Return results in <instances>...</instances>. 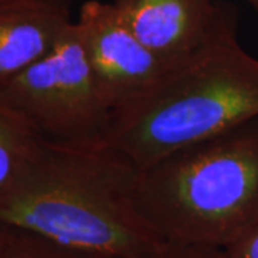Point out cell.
<instances>
[{"label": "cell", "mask_w": 258, "mask_h": 258, "mask_svg": "<svg viewBox=\"0 0 258 258\" xmlns=\"http://www.w3.org/2000/svg\"><path fill=\"white\" fill-rule=\"evenodd\" d=\"M139 171L111 148L43 141L5 192L0 224L98 258H147L162 241L135 208Z\"/></svg>", "instance_id": "1"}, {"label": "cell", "mask_w": 258, "mask_h": 258, "mask_svg": "<svg viewBox=\"0 0 258 258\" xmlns=\"http://www.w3.org/2000/svg\"><path fill=\"white\" fill-rule=\"evenodd\" d=\"M258 118V59L238 40V12L220 0L203 46L112 111L103 145L139 171Z\"/></svg>", "instance_id": "2"}, {"label": "cell", "mask_w": 258, "mask_h": 258, "mask_svg": "<svg viewBox=\"0 0 258 258\" xmlns=\"http://www.w3.org/2000/svg\"><path fill=\"white\" fill-rule=\"evenodd\" d=\"M134 203L168 244L230 247L258 224V118L142 169Z\"/></svg>", "instance_id": "3"}, {"label": "cell", "mask_w": 258, "mask_h": 258, "mask_svg": "<svg viewBox=\"0 0 258 258\" xmlns=\"http://www.w3.org/2000/svg\"><path fill=\"white\" fill-rule=\"evenodd\" d=\"M0 101L59 145L101 147L111 122L75 20L46 55L0 85Z\"/></svg>", "instance_id": "4"}, {"label": "cell", "mask_w": 258, "mask_h": 258, "mask_svg": "<svg viewBox=\"0 0 258 258\" xmlns=\"http://www.w3.org/2000/svg\"><path fill=\"white\" fill-rule=\"evenodd\" d=\"M75 23L99 92L112 111L168 69L135 36L113 3L86 0Z\"/></svg>", "instance_id": "5"}, {"label": "cell", "mask_w": 258, "mask_h": 258, "mask_svg": "<svg viewBox=\"0 0 258 258\" xmlns=\"http://www.w3.org/2000/svg\"><path fill=\"white\" fill-rule=\"evenodd\" d=\"M113 5L135 36L166 68L203 46L220 10L215 0H115Z\"/></svg>", "instance_id": "6"}, {"label": "cell", "mask_w": 258, "mask_h": 258, "mask_svg": "<svg viewBox=\"0 0 258 258\" xmlns=\"http://www.w3.org/2000/svg\"><path fill=\"white\" fill-rule=\"evenodd\" d=\"M72 22L71 0H0V85L46 55Z\"/></svg>", "instance_id": "7"}, {"label": "cell", "mask_w": 258, "mask_h": 258, "mask_svg": "<svg viewBox=\"0 0 258 258\" xmlns=\"http://www.w3.org/2000/svg\"><path fill=\"white\" fill-rule=\"evenodd\" d=\"M42 144L28 120L0 101V194L18 179Z\"/></svg>", "instance_id": "8"}, {"label": "cell", "mask_w": 258, "mask_h": 258, "mask_svg": "<svg viewBox=\"0 0 258 258\" xmlns=\"http://www.w3.org/2000/svg\"><path fill=\"white\" fill-rule=\"evenodd\" d=\"M2 258H98L66 248L37 234L8 227Z\"/></svg>", "instance_id": "9"}, {"label": "cell", "mask_w": 258, "mask_h": 258, "mask_svg": "<svg viewBox=\"0 0 258 258\" xmlns=\"http://www.w3.org/2000/svg\"><path fill=\"white\" fill-rule=\"evenodd\" d=\"M147 258H227L225 249L166 244L164 248Z\"/></svg>", "instance_id": "10"}, {"label": "cell", "mask_w": 258, "mask_h": 258, "mask_svg": "<svg viewBox=\"0 0 258 258\" xmlns=\"http://www.w3.org/2000/svg\"><path fill=\"white\" fill-rule=\"evenodd\" d=\"M227 258H258V224L225 248Z\"/></svg>", "instance_id": "11"}, {"label": "cell", "mask_w": 258, "mask_h": 258, "mask_svg": "<svg viewBox=\"0 0 258 258\" xmlns=\"http://www.w3.org/2000/svg\"><path fill=\"white\" fill-rule=\"evenodd\" d=\"M6 232H8V225L0 224V258L3 254V247H5V241H6Z\"/></svg>", "instance_id": "12"}, {"label": "cell", "mask_w": 258, "mask_h": 258, "mask_svg": "<svg viewBox=\"0 0 258 258\" xmlns=\"http://www.w3.org/2000/svg\"><path fill=\"white\" fill-rule=\"evenodd\" d=\"M245 2L248 3L252 9L255 10V13H257V16H258V0H245Z\"/></svg>", "instance_id": "13"}]
</instances>
